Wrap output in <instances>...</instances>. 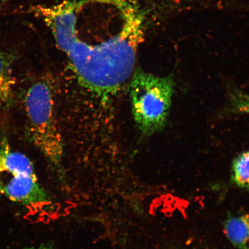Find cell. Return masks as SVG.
Here are the masks:
<instances>
[{
    "mask_svg": "<svg viewBox=\"0 0 249 249\" xmlns=\"http://www.w3.org/2000/svg\"><path fill=\"white\" fill-rule=\"evenodd\" d=\"M25 249H51L49 247H31Z\"/></svg>",
    "mask_w": 249,
    "mask_h": 249,
    "instance_id": "9c48e42d",
    "label": "cell"
},
{
    "mask_svg": "<svg viewBox=\"0 0 249 249\" xmlns=\"http://www.w3.org/2000/svg\"><path fill=\"white\" fill-rule=\"evenodd\" d=\"M232 179L239 188L249 191V151L243 152L233 160Z\"/></svg>",
    "mask_w": 249,
    "mask_h": 249,
    "instance_id": "52a82bcc",
    "label": "cell"
},
{
    "mask_svg": "<svg viewBox=\"0 0 249 249\" xmlns=\"http://www.w3.org/2000/svg\"><path fill=\"white\" fill-rule=\"evenodd\" d=\"M174 92L172 76L159 77L141 70L135 71L130 86L134 120L143 136L166 125Z\"/></svg>",
    "mask_w": 249,
    "mask_h": 249,
    "instance_id": "3957f363",
    "label": "cell"
},
{
    "mask_svg": "<svg viewBox=\"0 0 249 249\" xmlns=\"http://www.w3.org/2000/svg\"><path fill=\"white\" fill-rule=\"evenodd\" d=\"M227 238L237 249H249V214L230 216L224 224Z\"/></svg>",
    "mask_w": 249,
    "mask_h": 249,
    "instance_id": "8992f818",
    "label": "cell"
},
{
    "mask_svg": "<svg viewBox=\"0 0 249 249\" xmlns=\"http://www.w3.org/2000/svg\"><path fill=\"white\" fill-rule=\"evenodd\" d=\"M24 111L28 136L52 163L60 162L63 142L56 121L53 91L51 82L41 78L25 93Z\"/></svg>",
    "mask_w": 249,
    "mask_h": 249,
    "instance_id": "7a4b0ae2",
    "label": "cell"
},
{
    "mask_svg": "<svg viewBox=\"0 0 249 249\" xmlns=\"http://www.w3.org/2000/svg\"><path fill=\"white\" fill-rule=\"evenodd\" d=\"M229 99L232 111L249 114V94L233 89L229 92Z\"/></svg>",
    "mask_w": 249,
    "mask_h": 249,
    "instance_id": "ba28073f",
    "label": "cell"
},
{
    "mask_svg": "<svg viewBox=\"0 0 249 249\" xmlns=\"http://www.w3.org/2000/svg\"><path fill=\"white\" fill-rule=\"evenodd\" d=\"M16 55L9 52H0V108H8L15 101V79L14 64Z\"/></svg>",
    "mask_w": 249,
    "mask_h": 249,
    "instance_id": "5b68a950",
    "label": "cell"
},
{
    "mask_svg": "<svg viewBox=\"0 0 249 249\" xmlns=\"http://www.w3.org/2000/svg\"><path fill=\"white\" fill-rule=\"evenodd\" d=\"M142 13L105 41L90 44L74 39L66 54L80 82L99 94L115 92L133 73L137 51L144 36Z\"/></svg>",
    "mask_w": 249,
    "mask_h": 249,
    "instance_id": "6da1fadb",
    "label": "cell"
},
{
    "mask_svg": "<svg viewBox=\"0 0 249 249\" xmlns=\"http://www.w3.org/2000/svg\"><path fill=\"white\" fill-rule=\"evenodd\" d=\"M5 1V0H0V8H1V6L3 4H4Z\"/></svg>",
    "mask_w": 249,
    "mask_h": 249,
    "instance_id": "30bf717a",
    "label": "cell"
},
{
    "mask_svg": "<svg viewBox=\"0 0 249 249\" xmlns=\"http://www.w3.org/2000/svg\"><path fill=\"white\" fill-rule=\"evenodd\" d=\"M0 194L29 210L49 201L32 161L26 155L14 150L6 137L0 140Z\"/></svg>",
    "mask_w": 249,
    "mask_h": 249,
    "instance_id": "277c9868",
    "label": "cell"
}]
</instances>
